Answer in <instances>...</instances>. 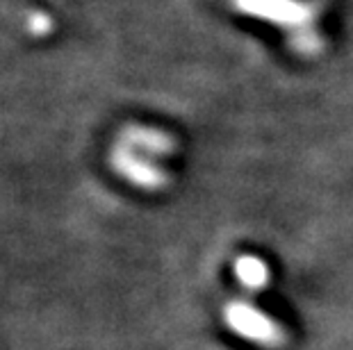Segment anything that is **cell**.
Instances as JSON below:
<instances>
[{
    "label": "cell",
    "mask_w": 353,
    "mask_h": 350,
    "mask_svg": "<svg viewBox=\"0 0 353 350\" xmlns=\"http://www.w3.org/2000/svg\"><path fill=\"white\" fill-rule=\"evenodd\" d=\"M223 321L235 334H239L242 339L255 341L258 346L281 348L285 341L283 327L272 316H267L265 311H260L244 300L228 303L226 309H223Z\"/></svg>",
    "instance_id": "1"
},
{
    "label": "cell",
    "mask_w": 353,
    "mask_h": 350,
    "mask_svg": "<svg viewBox=\"0 0 353 350\" xmlns=\"http://www.w3.org/2000/svg\"><path fill=\"white\" fill-rule=\"evenodd\" d=\"M237 12L281 28H305L314 19V5L305 0H232Z\"/></svg>",
    "instance_id": "2"
},
{
    "label": "cell",
    "mask_w": 353,
    "mask_h": 350,
    "mask_svg": "<svg viewBox=\"0 0 353 350\" xmlns=\"http://www.w3.org/2000/svg\"><path fill=\"white\" fill-rule=\"evenodd\" d=\"M114 166L125 177H130V182L139 184L144 189H160L167 184V173L164 171L148 164L146 160L137 157V155H132L130 151H123V148H119L114 153Z\"/></svg>",
    "instance_id": "3"
},
{
    "label": "cell",
    "mask_w": 353,
    "mask_h": 350,
    "mask_svg": "<svg viewBox=\"0 0 353 350\" xmlns=\"http://www.w3.org/2000/svg\"><path fill=\"white\" fill-rule=\"evenodd\" d=\"M235 275H237V280L242 282L244 287H249V289H262V287H267V282H269V269H267V264L262 262L260 257H255V255H242V257H237V262H235Z\"/></svg>",
    "instance_id": "4"
},
{
    "label": "cell",
    "mask_w": 353,
    "mask_h": 350,
    "mask_svg": "<svg viewBox=\"0 0 353 350\" xmlns=\"http://www.w3.org/2000/svg\"><path fill=\"white\" fill-rule=\"evenodd\" d=\"M125 137H128V141H130L132 146H139V148H144V151H151L155 155H169V153L176 151L174 139L167 137L160 130L132 128V130H128Z\"/></svg>",
    "instance_id": "5"
}]
</instances>
